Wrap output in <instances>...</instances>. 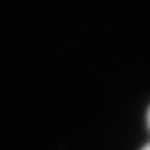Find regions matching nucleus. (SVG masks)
I'll use <instances>...</instances> for the list:
<instances>
[{
  "mask_svg": "<svg viewBox=\"0 0 150 150\" xmlns=\"http://www.w3.org/2000/svg\"><path fill=\"white\" fill-rule=\"evenodd\" d=\"M145 124H147V127H149V131H150V105H149L147 113H145Z\"/></svg>",
  "mask_w": 150,
  "mask_h": 150,
  "instance_id": "f257e3e1",
  "label": "nucleus"
},
{
  "mask_svg": "<svg viewBox=\"0 0 150 150\" xmlns=\"http://www.w3.org/2000/svg\"><path fill=\"white\" fill-rule=\"evenodd\" d=\"M140 150H150V142H147V144H145V145H144Z\"/></svg>",
  "mask_w": 150,
  "mask_h": 150,
  "instance_id": "f03ea898",
  "label": "nucleus"
}]
</instances>
